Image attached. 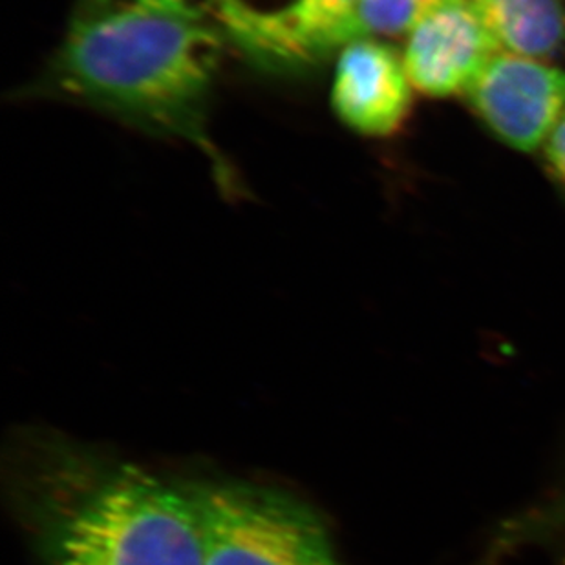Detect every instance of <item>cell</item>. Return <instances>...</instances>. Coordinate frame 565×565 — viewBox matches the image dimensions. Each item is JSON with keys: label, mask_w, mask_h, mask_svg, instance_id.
I'll return each mask as SVG.
<instances>
[{"label": "cell", "mask_w": 565, "mask_h": 565, "mask_svg": "<svg viewBox=\"0 0 565 565\" xmlns=\"http://www.w3.org/2000/svg\"><path fill=\"white\" fill-rule=\"evenodd\" d=\"M17 511L43 565H202L183 483L64 438L30 439Z\"/></svg>", "instance_id": "obj_1"}, {"label": "cell", "mask_w": 565, "mask_h": 565, "mask_svg": "<svg viewBox=\"0 0 565 565\" xmlns=\"http://www.w3.org/2000/svg\"><path fill=\"white\" fill-rule=\"evenodd\" d=\"M218 50V33L202 11L136 0L85 4L54 57L49 85L145 132L196 145L225 185L231 174L205 125Z\"/></svg>", "instance_id": "obj_2"}, {"label": "cell", "mask_w": 565, "mask_h": 565, "mask_svg": "<svg viewBox=\"0 0 565 565\" xmlns=\"http://www.w3.org/2000/svg\"><path fill=\"white\" fill-rule=\"evenodd\" d=\"M202 565H344L322 518L300 498L241 480L185 481Z\"/></svg>", "instance_id": "obj_3"}, {"label": "cell", "mask_w": 565, "mask_h": 565, "mask_svg": "<svg viewBox=\"0 0 565 565\" xmlns=\"http://www.w3.org/2000/svg\"><path fill=\"white\" fill-rule=\"evenodd\" d=\"M465 97L503 145L536 152L565 116V70L553 61L500 52Z\"/></svg>", "instance_id": "obj_4"}, {"label": "cell", "mask_w": 565, "mask_h": 565, "mask_svg": "<svg viewBox=\"0 0 565 565\" xmlns=\"http://www.w3.org/2000/svg\"><path fill=\"white\" fill-rule=\"evenodd\" d=\"M406 35V74L414 90L434 99L465 96L502 52L472 0L430 6Z\"/></svg>", "instance_id": "obj_5"}, {"label": "cell", "mask_w": 565, "mask_h": 565, "mask_svg": "<svg viewBox=\"0 0 565 565\" xmlns=\"http://www.w3.org/2000/svg\"><path fill=\"white\" fill-rule=\"evenodd\" d=\"M331 103L348 128L369 138H390L405 127L414 86L397 52L377 39L342 46Z\"/></svg>", "instance_id": "obj_6"}, {"label": "cell", "mask_w": 565, "mask_h": 565, "mask_svg": "<svg viewBox=\"0 0 565 565\" xmlns=\"http://www.w3.org/2000/svg\"><path fill=\"white\" fill-rule=\"evenodd\" d=\"M359 0H291L256 19L249 52L266 61H310L350 43Z\"/></svg>", "instance_id": "obj_7"}, {"label": "cell", "mask_w": 565, "mask_h": 565, "mask_svg": "<svg viewBox=\"0 0 565 565\" xmlns=\"http://www.w3.org/2000/svg\"><path fill=\"white\" fill-rule=\"evenodd\" d=\"M505 54L553 61L565 54V0H472Z\"/></svg>", "instance_id": "obj_8"}, {"label": "cell", "mask_w": 565, "mask_h": 565, "mask_svg": "<svg viewBox=\"0 0 565 565\" xmlns=\"http://www.w3.org/2000/svg\"><path fill=\"white\" fill-rule=\"evenodd\" d=\"M425 11L419 0H359L350 21V43L408 33Z\"/></svg>", "instance_id": "obj_9"}, {"label": "cell", "mask_w": 565, "mask_h": 565, "mask_svg": "<svg viewBox=\"0 0 565 565\" xmlns=\"http://www.w3.org/2000/svg\"><path fill=\"white\" fill-rule=\"evenodd\" d=\"M542 149H544L545 166L556 182L565 189V116L558 121Z\"/></svg>", "instance_id": "obj_10"}, {"label": "cell", "mask_w": 565, "mask_h": 565, "mask_svg": "<svg viewBox=\"0 0 565 565\" xmlns=\"http://www.w3.org/2000/svg\"><path fill=\"white\" fill-rule=\"evenodd\" d=\"M107 2H118V0H86L85 4H107ZM136 2L172 8V10L200 11V8L192 4V0H136Z\"/></svg>", "instance_id": "obj_11"}, {"label": "cell", "mask_w": 565, "mask_h": 565, "mask_svg": "<svg viewBox=\"0 0 565 565\" xmlns=\"http://www.w3.org/2000/svg\"><path fill=\"white\" fill-rule=\"evenodd\" d=\"M425 8H430V6L438 4V2H441V0H419Z\"/></svg>", "instance_id": "obj_12"}]
</instances>
